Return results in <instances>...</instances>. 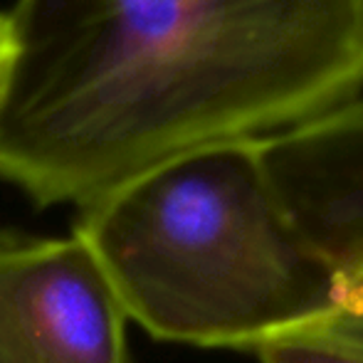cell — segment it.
Returning <instances> with one entry per match:
<instances>
[{
    "label": "cell",
    "instance_id": "obj_1",
    "mask_svg": "<svg viewBox=\"0 0 363 363\" xmlns=\"http://www.w3.org/2000/svg\"><path fill=\"white\" fill-rule=\"evenodd\" d=\"M8 25L0 178L43 208L363 104L359 0H18Z\"/></svg>",
    "mask_w": 363,
    "mask_h": 363
},
{
    "label": "cell",
    "instance_id": "obj_2",
    "mask_svg": "<svg viewBox=\"0 0 363 363\" xmlns=\"http://www.w3.org/2000/svg\"><path fill=\"white\" fill-rule=\"evenodd\" d=\"M126 321L158 341L255 351L324 321L349 282L291 225L252 146L161 161L72 228Z\"/></svg>",
    "mask_w": 363,
    "mask_h": 363
},
{
    "label": "cell",
    "instance_id": "obj_3",
    "mask_svg": "<svg viewBox=\"0 0 363 363\" xmlns=\"http://www.w3.org/2000/svg\"><path fill=\"white\" fill-rule=\"evenodd\" d=\"M0 363H134L124 311L77 238L0 233Z\"/></svg>",
    "mask_w": 363,
    "mask_h": 363
},
{
    "label": "cell",
    "instance_id": "obj_4",
    "mask_svg": "<svg viewBox=\"0 0 363 363\" xmlns=\"http://www.w3.org/2000/svg\"><path fill=\"white\" fill-rule=\"evenodd\" d=\"M299 235L344 277L363 264V104L257 148Z\"/></svg>",
    "mask_w": 363,
    "mask_h": 363
},
{
    "label": "cell",
    "instance_id": "obj_5",
    "mask_svg": "<svg viewBox=\"0 0 363 363\" xmlns=\"http://www.w3.org/2000/svg\"><path fill=\"white\" fill-rule=\"evenodd\" d=\"M259 363H363V349L316 331H294L252 351Z\"/></svg>",
    "mask_w": 363,
    "mask_h": 363
},
{
    "label": "cell",
    "instance_id": "obj_6",
    "mask_svg": "<svg viewBox=\"0 0 363 363\" xmlns=\"http://www.w3.org/2000/svg\"><path fill=\"white\" fill-rule=\"evenodd\" d=\"M304 331H316V334L331 336V339L363 349V282H349V289H346L339 309Z\"/></svg>",
    "mask_w": 363,
    "mask_h": 363
},
{
    "label": "cell",
    "instance_id": "obj_7",
    "mask_svg": "<svg viewBox=\"0 0 363 363\" xmlns=\"http://www.w3.org/2000/svg\"><path fill=\"white\" fill-rule=\"evenodd\" d=\"M8 57H10V25L8 15L0 13V86L5 79V69H8Z\"/></svg>",
    "mask_w": 363,
    "mask_h": 363
},
{
    "label": "cell",
    "instance_id": "obj_8",
    "mask_svg": "<svg viewBox=\"0 0 363 363\" xmlns=\"http://www.w3.org/2000/svg\"><path fill=\"white\" fill-rule=\"evenodd\" d=\"M346 282H363V264L356 269V272H351L349 277H346Z\"/></svg>",
    "mask_w": 363,
    "mask_h": 363
},
{
    "label": "cell",
    "instance_id": "obj_9",
    "mask_svg": "<svg viewBox=\"0 0 363 363\" xmlns=\"http://www.w3.org/2000/svg\"><path fill=\"white\" fill-rule=\"evenodd\" d=\"M359 10H361V30H363V0H359Z\"/></svg>",
    "mask_w": 363,
    "mask_h": 363
}]
</instances>
